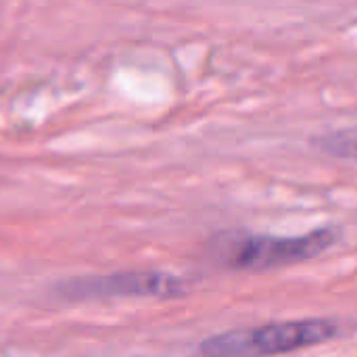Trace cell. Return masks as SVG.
<instances>
[{
  "label": "cell",
  "mask_w": 357,
  "mask_h": 357,
  "mask_svg": "<svg viewBox=\"0 0 357 357\" xmlns=\"http://www.w3.org/2000/svg\"><path fill=\"white\" fill-rule=\"evenodd\" d=\"M339 241L337 228H318L301 236L220 232L211 243L215 264L236 272H266L310 261Z\"/></svg>",
  "instance_id": "cell-1"
},
{
  "label": "cell",
  "mask_w": 357,
  "mask_h": 357,
  "mask_svg": "<svg viewBox=\"0 0 357 357\" xmlns=\"http://www.w3.org/2000/svg\"><path fill=\"white\" fill-rule=\"evenodd\" d=\"M341 324L328 318L270 322L226 331L201 341V357H276L339 339Z\"/></svg>",
  "instance_id": "cell-2"
},
{
  "label": "cell",
  "mask_w": 357,
  "mask_h": 357,
  "mask_svg": "<svg viewBox=\"0 0 357 357\" xmlns=\"http://www.w3.org/2000/svg\"><path fill=\"white\" fill-rule=\"evenodd\" d=\"M56 293L63 299H107V297H157L176 299L186 293V282L159 270L117 272L109 276H86L61 282Z\"/></svg>",
  "instance_id": "cell-3"
},
{
  "label": "cell",
  "mask_w": 357,
  "mask_h": 357,
  "mask_svg": "<svg viewBox=\"0 0 357 357\" xmlns=\"http://www.w3.org/2000/svg\"><path fill=\"white\" fill-rule=\"evenodd\" d=\"M320 151L339 157V159H354L357 161V130H341L316 140Z\"/></svg>",
  "instance_id": "cell-4"
}]
</instances>
